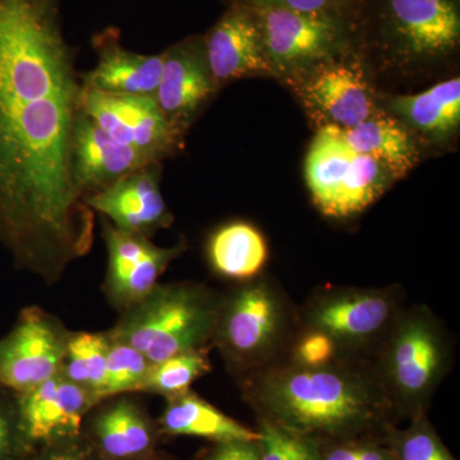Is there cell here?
Instances as JSON below:
<instances>
[{"label":"cell","mask_w":460,"mask_h":460,"mask_svg":"<svg viewBox=\"0 0 460 460\" xmlns=\"http://www.w3.org/2000/svg\"><path fill=\"white\" fill-rule=\"evenodd\" d=\"M341 358L337 344L325 332L299 326L287 359L296 365L317 367Z\"/></svg>","instance_id":"obj_31"},{"label":"cell","mask_w":460,"mask_h":460,"mask_svg":"<svg viewBox=\"0 0 460 460\" xmlns=\"http://www.w3.org/2000/svg\"><path fill=\"white\" fill-rule=\"evenodd\" d=\"M384 441L395 460H456L429 422L428 413L411 417L405 429L393 426Z\"/></svg>","instance_id":"obj_27"},{"label":"cell","mask_w":460,"mask_h":460,"mask_svg":"<svg viewBox=\"0 0 460 460\" xmlns=\"http://www.w3.org/2000/svg\"><path fill=\"white\" fill-rule=\"evenodd\" d=\"M162 75L155 99L166 122L181 138L210 104L219 87L215 83L208 58L204 35H192L163 50Z\"/></svg>","instance_id":"obj_13"},{"label":"cell","mask_w":460,"mask_h":460,"mask_svg":"<svg viewBox=\"0 0 460 460\" xmlns=\"http://www.w3.org/2000/svg\"><path fill=\"white\" fill-rule=\"evenodd\" d=\"M223 296L196 283L157 284L123 311L108 337L131 345L155 365L213 343Z\"/></svg>","instance_id":"obj_6"},{"label":"cell","mask_w":460,"mask_h":460,"mask_svg":"<svg viewBox=\"0 0 460 460\" xmlns=\"http://www.w3.org/2000/svg\"><path fill=\"white\" fill-rule=\"evenodd\" d=\"M339 131L348 146L376 160L395 180L405 177L419 162V148L404 124L383 111Z\"/></svg>","instance_id":"obj_20"},{"label":"cell","mask_w":460,"mask_h":460,"mask_svg":"<svg viewBox=\"0 0 460 460\" xmlns=\"http://www.w3.org/2000/svg\"><path fill=\"white\" fill-rule=\"evenodd\" d=\"M206 255L217 275L243 283L261 275L269 259L268 242L253 224L230 222L210 235Z\"/></svg>","instance_id":"obj_22"},{"label":"cell","mask_w":460,"mask_h":460,"mask_svg":"<svg viewBox=\"0 0 460 460\" xmlns=\"http://www.w3.org/2000/svg\"><path fill=\"white\" fill-rule=\"evenodd\" d=\"M402 287H330L314 293L299 326L325 332L343 358L370 361L404 310Z\"/></svg>","instance_id":"obj_7"},{"label":"cell","mask_w":460,"mask_h":460,"mask_svg":"<svg viewBox=\"0 0 460 460\" xmlns=\"http://www.w3.org/2000/svg\"><path fill=\"white\" fill-rule=\"evenodd\" d=\"M242 389L257 420L320 445L384 438L401 420L371 362L362 359L307 367L284 358L244 377Z\"/></svg>","instance_id":"obj_2"},{"label":"cell","mask_w":460,"mask_h":460,"mask_svg":"<svg viewBox=\"0 0 460 460\" xmlns=\"http://www.w3.org/2000/svg\"><path fill=\"white\" fill-rule=\"evenodd\" d=\"M274 75L290 78L359 50L354 14L253 8Z\"/></svg>","instance_id":"obj_9"},{"label":"cell","mask_w":460,"mask_h":460,"mask_svg":"<svg viewBox=\"0 0 460 460\" xmlns=\"http://www.w3.org/2000/svg\"><path fill=\"white\" fill-rule=\"evenodd\" d=\"M204 41L208 68L219 89L250 75H274L253 8L239 3L226 5Z\"/></svg>","instance_id":"obj_17"},{"label":"cell","mask_w":460,"mask_h":460,"mask_svg":"<svg viewBox=\"0 0 460 460\" xmlns=\"http://www.w3.org/2000/svg\"><path fill=\"white\" fill-rule=\"evenodd\" d=\"M259 460H321V447L305 438L269 422L257 420Z\"/></svg>","instance_id":"obj_29"},{"label":"cell","mask_w":460,"mask_h":460,"mask_svg":"<svg viewBox=\"0 0 460 460\" xmlns=\"http://www.w3.org/2000/svg\"><path fill=\"white\" fill-rule=\"evenodd\" d=\"M321 460H395L384 438H368L321 445Z\"/></svg>","instance_id":"obj_32"},{"label":"cell","mask_w":460,"mask_h":460,"mask_svg":"<svg viewBox=\"0 0 460 460\" xmlns=\"http://www.w3.org/2000/svg\"><path fill=\"white\" fill-rule=\"evenodd\" d=\"M160 428L166 435L193 436L215 444L257 441L259 432L226 416L201 396L189 392L168 398Z\"/></svg>","instance_id":"obj_21"},{"label":"cell","mask_w":460,"mask_h":460,"mask_svg":"<svg viewBox=\"0 0 460 460\" xmlns=\"http://www.w3.org/2000/svg\"><path fill=\"white\" fill-rule=\"evenodd\" d=\"M359 50L398 66H428L456 56L460 0H358Z\"/></svg>","instance_id":"obj_4"},{"label":"cell","mask_w":460,"mask_h":460,"mask_svg":"<svg viewBox=\"0 0 460 460\" xmlns=\"http://www.w3.org/2000/svg\"><path fill=\"white\" fill-rule=\"evenodd\" d=\"M77 56L62 0H0V246L47 283L86 256L95 234L72 174Z\"/></svg>","instance_id":"obj_1"},{"label":"cell","mask_w":460,"mask_h":460,"mask_svg":"<svg viewBox=\"0 0 460 460\" xmlns=\"http://www.w3.org/2000/svg\"><path fill=\"white\" fill-rule=\"evenodd\" d=\"M298 329L299 314L283 288L260 275L223 296L211 344L243 380L287 358Z\"/></svg>","instance_id":"obj_3"},{"label":"cell","mask_w":460,"mask_h":460,"mask_svg":"<svg viewBox=\"0 0 460 460\" xmlns=\"http://www.w3.org/2000/svg\"><path fill=\"white\" fill-rule=\"evenodd\" d=\"M111 339L107 332H69L66 339L63 375L75 385L89 390L99 402L104 383Z\"/></svg>","instance_id":"obj_25"},{"label":"cell","mask_w":460,"mask_h":460,"mask_svg":"<svg viewBox=\"0 0 460 460\" xmlns=\"http://www.w3.org/2000/svg\"><path fill=\"white\" fill-rule=\"evenodd\" d=\"M211 368L208 348L175 354L151 366L141 392L163 395L166 399L183 394Z\"/></svg>","instance_id":"obj_26"},{"label":"cell","mask_w":460,"mask_h":460,"mask_svg":"<svg viewBox=\"0 0 460 460\" xmlns=\"http://www.w3.org/2000/svg\"><path fill=\"white\" fill-rule=\"evenodd\" d=\"M30 447L21 426L16 393L0 386V460H21Z\"/></svg>","instance_id":"obj_30"},{"label":"cell","mask_w":460,"mask_h":460,"mask_svg":"<svg viewBox=\"0 0 460 460\" xmlns=\"http://www.w3.org/2000/svg\"><path fill=\"white\" fill-rule=\"evenodd\" d=\"M91 48L98 57L95 68L81 74L84 89L122 95H155L164 57L140 54L122 44L119 27L108 26L93 33Z\"/></svg>","instance_id":"obj_18"},{"label":"cell","mask_w":460,"mask_h":460,"mask_svg":"<svg viewBox=\"0 0 460 460\" xmlns=\"http://www.w3.org/2000/svg\"><path fill=\"white\" fill-rule=\"evenodd\" d=\"M35 460H96L95 456H91L86 450L80 447H71V445L58 444L53 449L48 450Z\"/></svg>","instance_id":"obj_35"},{"label":"cell","mask_w":460,"mask_h":460,"mask_svg":"<svg viewBox=\"0 0 460 460\" xmlns=\"http://www.w3.org/2000/svg\"><path fill=\"white\" fill-rule=\"evenodd\" d=\"M202 460H259L256 441L215 444Z\"/></svg>","instance_id":"obj_34"},{"label":"cell","mask_w":460,"mask_h":460,"mask_svg":"<svg viewBox=\"0 0 460 460\" xmlns=\"http://www.w3.org/2000/svg\"><path fill=\"white\" fill-rule=\"evenodd\" d=\"M452 343L428 305L404 307L371 359L399 419L428 413L452 365Z\"/></svg>","instance_id":"obj_5"},{"label":"cell","mask_w":460,"mask_h":460,"mask_svg":"<svg viewBox=\"0 0 460 460\" xmlns=\"http://www.w3.org/2000/svg\"><path fill=\"white\" fill-rule=\"evenodd\" d=\"M100 224L108 252L105 292L123 313L157 286L169 265L186 251V242L159 247L144 235L115 228L105 217H100Z\"/></svg>","instance_id":"obj_14"},{"label":"cell","mask_w":460,"mask_h":460,"mask_svg":"<svg viewBox=\"0 0 460 460\" xmlns=\"http://www.w3.org/2000/svg\"><path fill=\"white\" fill-rule=\"evenodd\" d=\"M16 395L21 426L30 445L74 440L87 411L98 404L93 393L60 374Z\"/></svg>","instance_id":"obj_16"},{"label":"cell","mask_w":460,"mask_h":460,"mask_svg":"<svg viewBox=\"0 0 460 460\" xmlns=\"http://www.w3.org/2000/svg\"><path fill=\"white\" fill-rule=\"evenodd\" d=\"M83 111L115 141L141 151L153 162L163 163L183 148V138L172 131L154 96L84 87Z\"/></svg>","instance_id":"obj_12"},{"label":"cell","mask_w":460,"mask_h":460,"mask_svg":"<svg viewBox=\"0 0 460 460\" xmlns=\"http://www.w3.org/2000/svg\"><path fill=\"white\" fill-rule=\"evenodd\" d=\"M99 449L109 459L133 460L153 449L154 429L135 402L120 399L96 416L93 428Z\"/></svg>","instance_id":"obj_24"},{"label":"cell","mask_w":460,"mask_h":460,"mask_svg":"<svg viewBox=\"0 0 460 460\" xmlns=\"http://www.w3.org/2000/svg\"><path fill=\"white\" fill-rule=\"evenodd\" d=\"M396 119L431 140H444L460 123V80L450 78L416 95L393 96Z\"/></svg>","instance_id":"obj_23"},{"label":"cell","mask_w":460,"mask_h":460,"mask_svg":"<svg viewBox=\"0 0 460 460\" xmlns=\"http://www.w3.org/2000/svg\"><path fill=\"white\" fill-rule=\"evenodd\" d=\"M151 163L159 162H153L141 151L115 141L83 111L75 124L72 174L84 201L87 196L102 192L120 178Z\"/></svg>","instance_id":"obj_19"},{"label":"cell","mask_w":460,"mask_h":460,"mask_svg":"<svg viewBox=\"0 0 460 460\" xmlns=\"http://www.w3.org/2000/svg\"><path fill=\"white\" fill-rule=\"evenodd\" d=\"M151 366L146 357L131 345L111 341L99 402L127 393L141 392Z\"/></svg>","instance_id":"obj_28"},{"label":"cell","mask_w":460,"mask_h":460,"mask_svg":"<svg viewBox=\"0 0 460 460\" xmlns=\"http://www.w3.org/2000/svg\"><path fill=\"white\" fill-rule=\"evenodd\" d=\"M69 332L38 307L22 310L0 339V386L20 394L62 370Z\"/></svg>","instance_id":"obj_11"},{"label":"cell","mask_w":460,"mask_h":460,"mask_svg":"<svg viewBox=\"0 0 460 460\" xmlns=\"http://www.w3.org/2000/svg\"><path fill=\"white\" fill-rule=\"evenodd\" d=\"M305 175L317 210L337 220L367 210L395 181L385 166L348 146L332 126H321L311 142Z\"/></svg>","instance_id":"obj_8"},{"label":"cell","mask_w":460,"mask_h":460,"mask_svg":"<svg viewBox=\"0 0 460 460\" xmlns=\"http://www.w3.org/2000/svg\"><path fill=\"white\" fill-rule=\"evenodd\" d=\"M162 177L163 163H151L102 192L87 196L84 204L115 228L151 238L174 222L160 189Z\"/></svg>","instance_id":"obj_15"},{"label":"cell","mask_w":460,"mask_h":460,"mask_svg":"<svg viewBox=\"0 0 460 460\" xmlns=\"http://www.w3.org/2000/svg\"><path fill=\"white\" fill-rule=\"evenodd\" d=\"M305 107L321 126L350 128L378 111L356 50L293 77Z\"/></svg>","instance_id":"obj_10"},{"label":"cell","mask_w":460,"mask_h":460,"mask_svg":"<svg viewBox=\"0 0 460 460\" xmlns=\"http://www.w3.org/2000/svg\"><path fill=\"white\" fill-rule=\"evenodd\" d=\"M226 5L233 3L251 8H280L298 12H328V13L354 14L358 0H222Z\"/></svg>","instance_id":"obj_33"}]
</instances>
